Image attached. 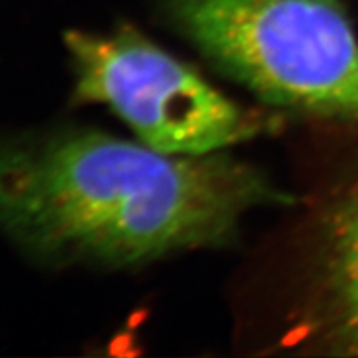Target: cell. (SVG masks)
<instances>
[{"instance_id": "obj_2", "label": "cell", "mask_w": 358, "mask_h": 358, "mask_svg": "<svg viewBox=\"0 0 358 358\" xmlns=\"http://www.w3.org/2000/svg\"><path fill=\"white\" fill-rule=\"evenodd\" d=\"M165 10L265 103L358 123V35L342 0H166Z\"/></svg>"}, {"instance_id": "obj_1", "label": "cell", "mask_w": 358, "mask_h": 358, "mask_svg": "<svg viewBox=\"0 0 358 358\" xmlns=\"http://www.w3.org/2000/svg\"><path fill=\"white\" fill-rule=\"evenodd\" d=\"M291 201L220 152L174 156L86 128L0 146V227L55 264L124 267L217 247L250 208Z\"/></svg>"}, {"instance_id": "obj_4", "label": "cell", "mask_w": 358, "mask_h": 358, "mask_svg": "<svg viewBox=\"0 0 358 358\" xmlns=\"http://www.w3.org/2000/svg\"><path fill=\"white\" fill-rule=\"evenodd\" d=\"M320 300L331 344L340 353L358 355V174L324 220Z\"/></svg>"}, {"instance_id": "obj_3", "label": "cell", "mask_w": 358, "mask_h": 358, "mask_svg": "<svg viewBox=\"0 0 358 358\" xmlns=\"http://www.w3.org/2000/svg\"><path fill=\"white\" fill-rule=\"evenodd\" d=\"M73 95L117 113L143 145L174 156H205L245 141L264 121L236 104L132 26L64 35Z\"/></svg>"}]
</instances>
